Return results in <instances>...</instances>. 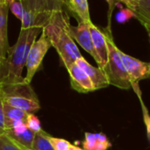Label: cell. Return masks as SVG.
<instances>
[{"label": "cell", "mask_w": 150, "mask_h": 150, "mask_svg": "<svg viewBox=\"0 0 150 150\" xmlns=\"http://www.w3.org/2000/svg\"><path fill=\"white\" fill-rule=\"evenodd\" d=\"M42 28L21 29L14 45L9 48L6 58L0 60V84L16 83L24 81L22 71L26 66L28 53Z\"/></svg>", "instance_id": "cell-1"}, {"label": "cell", "mask_w": 150, "mask_h": 150, "mask_svg": "<svg viewBox=\"0 0 150 150\" xmlns=\"http://www.w3.org/2000/svg\"><path fill=\"white\" fill-rule=\"evenodd\" d=\"M70 20L64 11L53 13L42 28L52 47L57 52L61 64L67 69L82 57L69 32Z\"/></svg>", "instance_id": "cell-2"}, {"label": "cell", "mask_w": 150, "mask_h": 150, "mask_svg": "<svg viewBox=\"0 0 150 150\" xmlns=\"http://www.w3.org/2000/svg\"><path fill=\"white\" fill-rule=\"evenodd\" d=\"M4 103L34 114L41 109L40 102L34 89L25 79L22 81L10 84H0Z\"/></svg>", "instance_id": "cell-3"}, {"label": "cell", "mask_w": 150, "mask_h": 150, "mask_svg": "<svg viewBox=\"0 0 150 150\" xmlns=\"http://www.w3.org/2000/svg\"><path fill=\"white\" fill-rule=\"evenodd\" d=\"M103 31L106 36L109 56L108 62L103 71L106 75L110 85L121 89H130L132 88V82L121 57V50L117 47L111 31L106 28Z\"/></svg>", "instance_id": "cell-4"}, {"label": "cell", "mask_w": 150, "mask_h": 150, "mask_svg": "<svg viewBox=\"0 0 150 150\" xmlns=\"http://www.w3.org/2000/svg\"><path fill=\"white\" fill-rule=\"evenodd\" d=\"M50 47H52V45L45 33L42 31L41 33L40 38L33 43L28 53L26 64L27 74L26 77L24 78L28 83H31L36 71L41 67L42 60Z\"/></svg>", "instance_id": "cell-5"}, {"label": "cell", "mask_w": 150, "mask_h": 150, "mask_svg": "<svg viewBox=\"0 0 150 150\" xmlns=\"http://www.w3.org/2000/svg\"><path fill=\"white\" fill-rule=\"evenodd\" d=\"M121 57L130 77L132 88L133 85L139 84L140 81L150 77V63L140 61L130 55L125 54L122 50Z\"/></svg>", "instance_id": "cell-6"}, {"label": "cell", "mask_w": 150, "mask_h": 150, "mask_svg": "<svg viewBox=\"0 0 150 150\" xmlns=\"http://www.w3.org/2000/svg\"><path fill=\"white\" fill-rule=\"evenodd\" d=\"M89 24L85 22H79L76 27L71 26L70 24L69 32L71 37L73 38V40L76 41L84 50H86L89 55H91L96 60V62L98 64L99 59L93 44L90 29H89Z\"/></svg>", "instance_id": "cell-7"}, {"label": "cell", "mask_w": 150, "mask_h": 150, "mask_svg": "<svg viewBox=\"0 0 150 150\" xmlns=\"http://www.w3.org/2000/svg\"><path fill=\"white\" fill-rule=\"evenodd\" d=\"M67 71L70 76L71 87L73 90L81 94L96 91L95 86L88 74L76 63L68 67Z\"/></svg>", "instance_id": "cell-8"}, {"label": "cell", "mask_w": 150, "mask_h": 150, "mask_svg": "<svg viewBox=\"0 0 150 150\" xmlns=\"http://www.w3.org/2000/svg\"><path fill=\"white\" fill-rule=\"evenodd\" d=\"M25 9L35 14H52L64 11L63 0H21Z\"/></svg>", "instance_id": "cell-9"}, {"label": "cell", "mask_w": 150, "mask_h": 150, "mask_svg": "<svg viewBox=\"0 0 150 150\" xmlns=\"http://www.w3.org/2000/svg\"><path fill=\"white\" fill-rule=\"evenodd\" d=\"M89 29H90L93 44L99 59V62L97 64L98 67L103 70V68L105 67L108 62V56H109V50H108L104 31L101 30L93 22L89 24Z\"/></svg>", "instance_id": "cell-10"}, {"label": "cell", "mask_w": 150, "mask_h": 150, "mask_svg": "<svg viewBox=\"0 0 150 150\" xmlns=\"http://www.w3.org/2000/svg\"><path fill=\"white\" fill-rule=\"evenodd\" d=\"M76 64L88 74V76L95 86L96 90L104 88L110 86V82L106 75L101 68L93 66L83 57H80L76 61Z\"/></svg>", "instance_id": "cell-11"}, {"label": "cell", "mask_w": 150, "mask_h": 150, "mask_svg": "<svg viewBox=\"0 0 150 150\" xmlns=\"http://www.w3.org/2000/svg\"><path fill=\"white\" fill-rule=\"evenodd\" d=\"M9 5L6 0H0V60L6 58L10 48L7 35Z\"/></svg>", "instance_id": "cell-12"}, {"label": "cell", "mask_w": 150, "mask_h": 150, "mask_svg": "<svg viewBox=\"0 0 150 150\" xmlns=\"http://www.w3.org/2000/svg\"><path fill=\"white\" fill-rule=\"evenodd\" d=\"M64 6L79 22L91 23L88 0H63Z\"/></svg>", "instance_id": "cell-13"}, {"label": "cell", "mask_w": 150, "mask_h": 150, "mask_svg": "<svg viewBox=\"0 0 150 150\" xmlns=\"http://www.w3.org/2000/svg\"><path fill=\"white\" fill-rule=\"evenodd\" d=\"M29 113L13 107L9 105L6 103H4V116H5V125L6 130H10L13 126V122L17 120H22L25 121L27 120V117Z\"/></svg>", "instance_id": "cell-14"}, {"label": "cell", "mask_w": 150, "mask_h": 150, "mask_svg": "<svg viewBox=\"0 0 150 150\" xmlns=\"http://www.w3.org/2000/svg\"><path fill=\"white\" fill-rule=\"evenodd\" d=\"M133 12L142 25H150V0H139Z\"/></svg>", "instance_id": "cell-15"}, {"label": "cell", "mask_w": 150, "mask_h": 150, "mask_svg": "<svg viewBox=\"0 0 150 150\" xmlns=\"http://www.w3.org/2000/svg\"><path fill=\"white\" fill-rule=\"evenodd\" d=\"M0 150H32L21 144L7 133L0 135Z\"/></svg>", "instance_id": "cell-16"}, {"label": "cell", "mask_w": 150, "mask_h": 150, "mask_svg": "<svg viewBox=\"0 0 150 150\" xmlns=\"http://www.w3.org/2000/svg\"><path fill=\"white\" fill-rule=\"evenodd\" d=\"M6 133H7L10 137H12L13 139H14L15 140H17L21 144L24 145L25 146H27V147H28L30 149H32L34 139H35V132H34L33 131L28 129L23 133L16 134V133L13 132L11 130H6Z\"/></svg>", "instance_id": "cell-17"}, {"label": "cell", "mask_w": 150, "mask_h": 150, "mask_svg": "<svg viewBox=\"0 0 150 150\" xmlns=\"http://www.w3.org/2000/svg\"><path fill=\"white\" fill-rule=\"evenodd\" d=\"M48 135L49 134L43 130L38 133H35L32 150H55L48 139Z\"/></svg>", "instance_id": "cell-18"}, {"label": "cell", "mask_w": 150, "mask_h": 150, "mask_svg": "<svg viewBox=\"0 0 150 150\" xmlns=\"http://www.w3.org/2000/svg\"><path fill=\"white\" fill-rule=\"evenodd\" d=\"M133 90L135 91L139 100V103H140V105H141V110H142V115H143V121H144V124H145V126H146V136H147V139L149 140L150 142V115H149V112L142 100V96H141V92H140V89L139 88V84H136V85H133L132 88Z\"/></svg>", "instance_id": "cell-19"}, {"label": "cell", "mask_w": 150, "mask_h": 150, "mask_svg": "<svg viewBox=\"0 0 150 150\" xmlns=\"http://www.w3.org/2000/svg\"><path fill=\"white\" fill-rule=\"evenodd\" d=\"M48 139L50 141L55 150H71L72 144L64 139L52 137L50 134L48 135Z\"/></svg>", "instance_id": "cell-20"}, {"label": "cell", "mask_w": 150, "mask_h": 150, "mask_svg": "<svg viewBox=\"0 0 150 150\" xmlns=\"http://www.w3.org/2000/svg\"><path fill=\"white\" fill-rule=\"evenodd\" d=\"M8 5H9V10L12 12V13L20 21H21L25 12V7L21 0H15V1L9 3Z\"/></svg>", "instance_id": "cell-21"}, {"label": "cell", "mask_w": 150, "mask_h": 150, "mask_svg": "<svg viewBox=\"0 0 150 150\" xmlns=\"http://www.w3.org/2000/svg\"><path fill=\"white\" fill-rule=\"evenodd\" d=\"M26 124H27L28 128L35 133H38L42 131L40 119L35 114H28L27 120H26Z\"/></svg>", "instance_id": "cell-22"}, {"label": "cell", "mask_w": 150, "mask_h": 150, "mask_svg": "<svg viewBox=\"0 0 150 150\" xmlns=\"http://www.w3.org/2000/svg\"><path fill=\"white\" fill-rule=\"evenodd\" d=\"M96 142H97L96 133L85 132L84 140L82 142V146H83L84 150H96Z\"/></svg>", "instance_id": "cell-23"}, {"label": "cell", "mask_w": 150, "mask_h": 150, "mask_svg": "<svg viewBox=\"0 0 150 150\" xmlns=\"http://www.w3.org/2000/svg\"><path fill=\"white\" fill-rule=\"evenodd\" d=\"M96 138H97V142H96V150H108L111 146L110 141L109 140L108 137L103 132L96 133Z\"/></svg>", "instance_id": "cell-24"}, {"label": "cell", "mask_w": 150, "mask_h": 150, "mask_svg": "<svg viewBox=\"0 0 150 150\" xmlns=\"http://www.w3.org/2000/svg\"><path fill=\"white\" fill-rule=\"evenodd\" d=\"M132 17H135L134 12L127 7L125 9H121L120 12L117 14V20L120 23H124Z\"/></svg>", "instance_id": "cell-25"}, {"label": "cell", "mask_w": 150, "mask_h": 150, "mask_svg": "<svg viewBox=\"0 0 150 150\" xmlns=\"http://www.w3.org/2000/svg\"><path fill=\"white\" fill-rule=\"evenodd\" d=\"M6 131L5 125V116H4V100L2 97L1 85H0V135L5 133Z\"/></svg>", "instance_id": "cell-26"}, {"label": "cell", "mask_w": 150, "mask_h": 150, "mask_svg": "<svg viewBox=\"0 0 150 150\" xmlns=\"http://www.w3.org/2000/svg\"><path fill=\"white\" fill-rule=\"evenodd\" d=\"M28 129V128L27 124H26L25 121L17 120V121L13 122V126H12V128H11L10 130H11L13 132L16 133V134H21V133L25 132Z\"/></svg>", "instance_id": "cell-27"}, {"label": "cell", "mask_w": 150, "mask_h": 150, "mask_svg": "<svg viewBox=\"0 0 150 150\" xmlns=\"http://www.w3.org/2000/svg\"><path fill=\"white\" fill-rule=\"evenodd\" d=\"M117 0H106V2L109 4V11H108V27H107V30L111 31L110 29V21H111V15H112V12L115 8L116 3H117Z\"/></svg>", "instance_id": "cell-28"}, {"label": "cell", "mask_w": 150, "mask_h": 150, "mask_svg": "<svg viewBox=\"0 0 150 150\" xmlns=\"http://www.w3.org/2000/svg\"><path fill=\"white\" fill-rule=\"evenodd\" d=\"M117 1H119V2L123 3L124 5H125L127 8L134 11L136 6H138V4L139 2V0H117Z\"/></svg>", "instance_id": "cell-29"}, {"label": "cell", "mask_w": 150, "mask_h": 150, "mask_svg": "<svg viewBox=\"0 0 150 150\" xmlns=\"http://www.w3.org/2000/svg\"><path fill=\"white\" fill-rule=\"evenodd\" d=\"M71 150H84V149H83V148H81V147H79L77 145H73V144H72Z\"/></svg>", "instance_id": "cell-30"}, {"label": "cell", "mask_w": 150, "mask_h": 150, "mask_svg": "<svg viewBox=\"0 0 150 150\" xmlns=\"http://www.w3.org/2000/svg\"><path fill=\"white\" fill-rule=\"evenodd\" d=\"M142 26L145 28V29L146 30V32H147V34H148V35L150 37V25H142Z\"/></svg>", "instance_id": "cell-31"}, {"label": "cell", "mask_w": 150, "mask_h": 150, "mask_svg": "<svg viewBox=\"0 0 150 150\" xmlns=\"http://www.w3.org/2000/svg\"><path fill=\"white\" fill-rule=\"evenodd\" d=\"M7 1V3L9 4V3H11V2H13V1H15V0H6Z\"/></svg>", "instance_id": "cell-32"}, {"label": "cell", "mask_w": 150, "mask_h": 150, "mask_svg": "<svg viewBox=\"0 0 150 150\" xmlns=\"http://www.w3.org/2000/svg\"><path fill=\"white\" fill-rule=\"evenodd\" d=\"M149 38H150V37H149Z\"/></svg>", "instance_id": "cell-33"}]
</instances>
